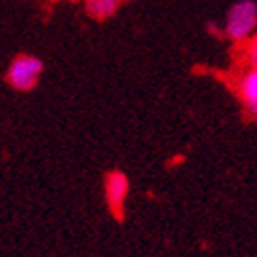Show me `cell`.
I'll return each instance as SVG.
<instances>
[{
	"label": "cell",
	"mask_w": 257,
	"mask_h": 257,
	"mask_svg": "<svg viewBox=\"0 0 257 257\" xmlns=\"http://www.w3.org/2000/svg\"><path fill=\"white\" fill-rule=\"evenodd\" d=\"M257 29V3L255 0H237L226 13L224 35L234 44H245Z\"/></svg>",
	"instance_id": "cell-1"
},
{
	"label": "cell",
	"mask_w": 257,
	"mask_h": 257,
	"mask_svg": "<svg viewBox=\"0 0 257 257\" xmlns=\"http://www.w3.org/2000/svg\"><path fill=\"white\" fill-rule=\"evenodd\" d=\"M44 72V62H41L37 56L31 54H19L7 68V82L9 87L21 93L33 91L39 82V76Z\"/></svg>",
	"instance_id": "cell-2"
},
{
	"label": "cell",
	"mask_w": 257,
	"mask_h": 257,
	"mask_svg": "<svg viewBox=\"0 0 257 257\" xmlns=\"http://www.w3.org/2000/svg\"><path fill=\"white\" fill-rule=\"evenodd\" d=\"M103 187H105L107 208L119 218L123 212V204L127 200V194H130V179H127L123 171H109V173L105 175Z\"/></svg>",
	"instance_id": "cell-3"
},
{
	"label": "cell",
	"mask_w": 257,
	"mask_h": 257,
	"mask_svg": "<svg viewBox=\"0 0 257 257\" xmlns=\"http://www.w3.org/2000/svg\"><path fill=\"white\" fill-rule=\"evenodd\" d=\"M237 95L249 117L257 119V68H247V72L239 78Z\"/></svg>",
	"instance_id": "cell-4"
},
{
	"label": "cell",
	"mask_w": 257,
	"mask_h": 257,
	"mask_svg": "<svg viewBox=\"0 0 257 257\" xmlns=\"http://www.w3.org/2000/svg\"><path fill=\"white\" fill-rule=\"evenodd\" d=\"M121 5V0H87L84 11L93 21H107L111 19Z\"/></svg>",
	"instance_id": "cell-5"
},
{
	"label": "cell",
	"mask_w": 257,
	"mask_h": 257,
	"mask_svg": "<svg viewBox=\"0 0 257 257\" xmlns=\"http://www.w3.org/2000/svg\"><path fill=\"white\" fill-rule=\"evenodd\" d=\"M243 56L249 68H257V35H253L251 39H247L243 44Z\"/></svg>",
	"instance_id": "cell-6"
},
{
	"label": "cell",
	"mask_w": 257,
	"mask_h": 257,
	"mask_svg": "<svg viewBox=\"0 0 257 257\" xmlns=\"http://www.w3.org/2000/svg\"><path fill=\"white\" fill-rule=\"evenodd\" d=\"M52 3H62V0H52Z\"/></svg>",
	"instance_id": "cell-7"
},
{
	"label": "cell",
	"mask_w": 257,
	"mask_h": 257,
	"mask_svg": "<svg viewBox=\"0 0 257 257\" xmlns=\"http://www.w3.org/2000/svg\"><path fill=\"white\" fill-rule=\"evenodd\" d=\"M121 3H125V0H121Z\"/></svg>",
	"instance_id": "cell-8"
}]
</instances>
